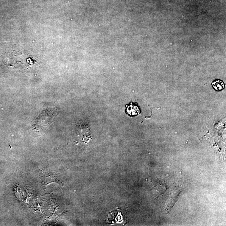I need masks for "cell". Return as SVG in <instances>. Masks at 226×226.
<instances>
[{
    "instance_id": "6da1fadb",
    "label": "cell",
    "mask_w": 226,
    "mask_h": 226,
    "mask_svg": "<svg viewBox=\"0 0 226 226\" xmlns=\"http://www.w3.org/2000/svg\"><path fill=\"white\" fill-rule=\"evenodd\" d=\"M126 112L130 116H135L140 113V109L133 103H131L129 106H126Z\"/></svg>"
},
{
    "instance_id": "7a4b0ae2",
    "label": "cell",
    "mask_w": 226,
    "mask_h": 226,
    "mask_svg": "<svg viewBox=\"0 0 226 226\" xmlns=\"http://www.w3.org/2000/svg\"><path fill=\"white\" fill-rule=\"evenodd\" d=\"M212 87L216 91H218L222 90L225 88L223 81L220 80H215L212 82Z\"/></svg>"
}]
</instances>
